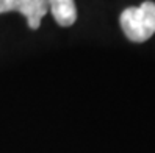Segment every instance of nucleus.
<instances>
[{
  "mask_svg": "<svg viewBox=\"0 0 155 153\" xmlns=\"http://www.w3.org/2000/svg\"><path fill=\"white\" fill-rule=\"evenodd\" d=\"M121 28L132 42H144L155 34V3L144 2L140 6L125 8L119 17Z\"/></svg>",
  "mask_w": 155,
  "mask_h": 153,
  "instance_id": "obj_1",
  "label": "nucleus"
},
{
  "mask_svg": "<svg viewBox=\"0 0 155 153\" xmlns=\"http://www.w3.org/2000/svg\"><path fill=\"white\" fill-rule=\"evenodd\" d=\"M49 13V0H30V6L27 11L25 19L28 22L30 28H39L42 17Z\"/></svg>",
  "mask_w": 155,
  "mask_h": 153,
  "instance_id": "obj_3",
  "label": "nucleus"
},
{
  "mask_svg": "<svg viewBox=\"0 0 155 153\" xmlns=\"http://www.w3.org/2000/svg\"><path fill=\"white\" fill-rule=\"evenodd\" d=\"M49 11L61 27H71L77 21V6L74 0H49Z\"/></svg>",
  "mask_w": 155,
  "mask_h": 153,
  "instance_id": "obj_2",
  "label": "nucleus"
},
{
  "mask_svg": "<svg viewBox=\"0 0 155 153\" xmlns=\"http://www.w3.org/2000/svg\"><path fill=\"white\" fill-rule=\"evenodd\" d=\"M11 8H10V0H0V14L3 13H10Z\"/></svg>",
  "mask_w": 155,
  "mask_h": 153,
  "instance_id": "obj_5",
  "label": "nucleus"
},
{
  "mask_svg": "<svg viewBox=\"0 0 155 153\" xmlns=\"http://www.w3.org/2000/svg\"><path fill=\"white\" fill-rule=\"evenodd\" d=\"M28 6H30V0H10V8H11V11L21 13L24 17L27 16Z\"/></svg>",
  "mask_w": 155,
  "mask_h": 153,
  "instance_id": "obj_4",
  "label": "nucleus"
}]
</instances>
